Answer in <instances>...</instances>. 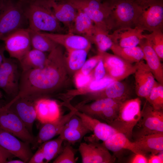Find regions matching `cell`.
<instances>
[{"instance_id":"obj_1","label":"cell","mask_w":163,"mask_h":163,"mask_svg":"<svg viewBox=\"0 0 163 163\" xmlns=\"http://www.w3.org/2000/svg\"><path fill=\"white\" fill-rule=\"evenodd\" d=\"M64 58L62 50L58 45L50 52L43 68L22 71L19 92L11 100L22 97L35 101L49 97L54 94L64 80Z\"/></svg>"},{"instance_id":"obj_2","label":"cell","mask_w":163,"mask_h":163,"mask_svg":"<svg viewBox=\"0 0 163 163\" xmlns=\"http://www.w3.org/2000/svg\"><path fill=\"white\" fill-rule=\"evenodd\" d=\"M28 28L37 32L59 33L60 22L55 16L47 0H22Z\"/></svg>"},{"instance_id":"obj_3","label":"cell","mask_w":163,"mask_h":163,"mask_svg":"<svg viewBox=\"0 0 163 163\" xmlns=\"http://www.w3.org/2000/svg\"><path fill=\"white\" fill-rule=\"evenodd\" d=\"M26 23L22 0H1L0 41L15 30L26 28Z\"/></svg>"},{"instance_id":"obj_4","label":"cell","mask_w":163,"mask_h":163,"mask_svg":"<svg viewBox=\"0 0 163 163\" xmlns=\"http://www.w3.org/2000/svg\"><path fill=\"white\" fill-rule=\"evenodd\" d=\"M135 0L138 9L135 27L150 33L157 30H162L163 0Z\"/></svg>"},{"instance_id":"obj_5","label":"cell","mask_w":163,"mask_h":163,"mask_svg":"<svg viewBox=\"0 0 163 163\" xmlns=\"http://www.w3.org/2000/svg\"><path fill=\"white\" fill-rule=\"evenodd\" d=\"M141 104L138 97L125 100L120 105L116 117L109 125L129 139L141 118Z\"/></svg>"},{"instance_id":"obj_6","label":"cell","mask_w":163,"mask_h":163,"mask_svg":"<svg viewBox=\"0 0 163 163\" xmlns=\"http://www.w3.org/2000/svg\"><path fill=\"white\" fill-rule=\"evenodd\" d=\"M110 8L111 30L134 27L138 13L135 0H106Z\"/></svg>"},{"instance_id":"obj_7","label":"cell","mask_w":163,"mask_h":163,"mask_svg":"<svg viewBox=\"0 0 163 163\" xmlns=\"http://www.w3.org/2000/svg\"><path fill=\"white\" fill-rule=\"evenodd\" d=\"M76 9L85 13L94 25L111 30L110 8L106 0H67Z\"/></svg>"},{"instance_id":"obj_8","label":"cell","mask_w":163,"mask_h":163,"mask_svg":"<svg viewBox=\"0 0 163 163\" xmlns=\"http://www.w3.org/2000/svg\"><path fill=\"white\" fill-rule=\"evenodd\" d=\"M10 58L20 61L31 48L30 30L28 28L18 29L2 40Z\"/></svg>"},{"instance_id":"obj_9","label":"cell","mask_w":163,"mask_h":163,"mask_svg":"<svg viewBox=\"0 0 163 163\" xmlns=\"http://www.w3.org/2000/svg\"><path fill=\"white\" fill-rule=\"evenodd\" d=\"M0 128L24 142L33 144L35 137L27 129L18 116L5 105L0 108Z\"/></svg>"},{"instance_id":"obj_10","label":"cell","mask_w":163,"mask_h":163,"mask_svg":"<svg viewBox=\"0 0 163 163\" xmlns=\"http://www.w3.org/2000/svg\"><path fill=\"white\" fill-rule=\"evenodd\" d=\"M21 73L12 58L5 57L0 66V89L13 98L19 92Z\"/></svg>"},{"instance_id":"obj_11","label":"cell","mask_w":163,"mask_h":163,"mask_svg":"<svg viewBox=\"0 0 163 163\" xmlns=\"http://www.w3.org/2000/svg\"><path fill=\"white\" fill-rule=\"evenodd\" d=\"M85 142H81L78 150L83 163H110L114 157L103 144L96 142L93 137L85 138Z\"/></svg>"},{"instance_id":"obj_12","label":"cell","mask_w":163,"mask_h":163,"mask_svg":"<svg viewBox=\"0 0 163 163\" xmlns=\"http://www.w3.org/2000/svg\"><path fill=\"white\" fill-rule=\"evenodd\" d=\"M103 61L106 75L114 81H121L134 74L135 65H133L115 54L98 52Z\"/></svg>"},{"instance_id":"obj_13","label":"cell","mask_w":163,"mask_h":163,"mask_svg":"<svg viewBox=\"0 0 163 163\" xmlns=\"http://www.w3.org/2000/svg\"><path fill=\"white\" fill-rule=\"evenodd\" d=\"M139 122H140L139 126L141 130L138 137L150 134L163 133V110L155 109L148 102L141 111Z\"/></svg>"},{"instance_id":"obj_14","label":"cell","mask_w":163,"mask_h":163,"mask_svg":"<svg viewBox=\"0 0 163 163\" xmlns=\"http://www.w3.org/2000/svg\"><path fill=\"white\" fill-rule=\"evenodd\" d=\"M11 133L0 128V145L15 157L28 163L33 155L29 143L19 140Z\"/></svg>"},{"instance_id":"obj_15","label":"cell","mask_w":163,"mask_h":163,"mask_svg":"<svg viewBox=\"0 0 163 163\" xmlns=\"http://www.w3.org/2000/svg\"><path fill=\"white\" fill-rule=\"evenodd\" d=\"M35 102L26 98L20 97L14 101L11 100L5 105L18 116L33 135V124L36 119Z\"/></svg>"},{"instance_id":"obj_16","label":"cell","mask_w":163,"mask_h":163,"mask_svg":"<svg viewBox=\"0 0 163 163\" xmlns=\"http://www.w3.org/2000/svg\"><path fill=\"white\" fill-rule=\"evenodd\" d=\"M135 65L136 92L139 97L146 99L156 81L151 71L143 60L136 63Z\"/></svg>"},{"instance_id":"obj_17","label":"cell","mask_w":163,"mask_h":163,"mask_svg":"<svg viewBox=\"0 0 163 163\" xmlns=\"http://www.w3.org/2000/svg\"><path fill=\"white\" fill-rule=\"evenodd\" d=\"M75 110L76 109L72 108L70 112L64 115H62L56 120L42 123L37 135L35 137L32 144L33 148H37L44 142L59 135L63 127L75 113Z\"/></svg>"},{"instance_id":"obj_18","label":"cell","mask_w":163,"mask_h":163,"mask_svg":"<svg viewBox=\"0 0 163 163\" xmlns=\"http://www.w3.org/2000/svg\"><path fill=\"white\" fill-rule=\"evenodd\" d=\"M58 45L65 47L68 51L77 50H89L91 42L83 36L69 32L59 33L41 32Z\"/></svg>"},{"instance_id":"obj_19","label":"cell","mask_w":163,"mask_h":163,"mask_svg":"<svg viewBox=\"0 0 163 163\" xmlns=\"http://www.w3.org/2000/svg\"><path fill=\"white\" fill-rule=\"evenodd\" d=\"M144 31L135 27L119 28L110 34L113 43L123 47H132L137 46L144 38Z\"/></svg>"},{"instance_id":"obj_20","label":"cell","mask_w":163,"mask_h":163,"mask_svg":"<svg viewBox=\"0 0 163 163\" xmlns=\"http://www.w3.org/2000/svg\"><path fill=\"white\" fill-rule=\"evenodd\" d=\"M36 119L42 124L55 121L61 116L59 105L49 97L42 98L35 102Z\"/></svg>"},{"instance_id":"obj_21","label":"cell","mask_w":163,"mask_h":163,"mask_svg":"<svg viewBox=\"0 0 163 163\" xmlns=\"http://www.w3.org/2000/svg\"><path fill=\"white\" fill-rule=\"evenodd\" d=\"M75 113L82 119L87 128L96 139L104 142L118 132L108 124L82 113L76 109Z\"/></svg>"},{"instance_id":"obj_22","label":"cell","mask_w":163,"mask_h":163,"mask_svg":"<svg viewBox=\"0 0 163 163\" xmlns=\"http://www.w3.org/2000/svg\"><path fill=\"white\" fill-rule=\"evenodd\" d=\"M56 19L71 30L77 10L67 0H47Z\"/></svg>"},{"instance_id":"obj_23","label":"cell","mask_w":163,"mask_h":163,"mask_svg":"<svg viewBox=\"0 0 163 163\" xmlns=\"http://www.w3.org/2000/svg\"><path fill=\"white\" fill-rule=\"evenodd\" d=\"M138 45L143 51L146 63L155 79L163 85V67L161 60L144 37Z\"/></svg>"},{"instance_id":"obj_24","label":"cell","mask_w":163,"mask_h":163,"mask_svg":"<svg viewBox=\"0 0 163 163\" xmlns=\"http://www.w3.org/2000/svg\"><path fill=\"white\" fill-rule=\"evenodd\" d=\"M91 99L95 100L110 98L123 101L127 99L129 91L126 86L120 81H114L104 89L92 93Z\"/></svg>"},{"instance_id":"obj_25","label":"cell","mask_w":163,"mask_h":163,"mask_svg":"<svg viewBox=\"0 0 163 163\" xmlns=\"http://www.w3.org/2000/svg\"><path fill=\"white\" fill-rule=\"evenodd\" d=\"M102 143L109 151L113 152L127 149L135 154H143L135 142L131 141L125 135L122 133L118 132L115 134L108 139L103 142Z\"/></svg>"},{"instance_id":"obj_26","label":"cell","mask_w":163,"mask_h":163,"mask_svg":"<svg viewBox=\"0 0 163 163\" xmlns=\"http://www.w3.org/2000/svg\"><path fill=\"white\" fill-rule=\"evenodd\" d=\"M144 155L150 152L157 154L163 151V133L145 135L138 137L135 141Z\"/></svg>"},{"instance_id":"obj_27","label":"cell","mask_w":163,"mask_h":163,"mask_svg":"<svg viewBox=\"0 0 163 163\" xmlns=\"http://www.w3.org/2000/svg\"><path fill=\"white\" fill-rule=\"evenodd\" d=\"M94 25L89 17L83 11L77 10L72 28L69 32L81 35L92 42Z\"/></svg>"},{"instance_id":"obj_28","label":"cell","mask_w":163,"mask_h":163,"mask_svg":"<svg viewBox=\"0 0 163 163\" xmlns=\"http://www.w3.org/2000/svg\"><path fill=\"white\" fill-rule=\"evenodd\" d=\"M47 57L45 53L32 48L19 62L22 71H24L43 68L45 65Z\"/></svg>"},{"instance_id":"obj_29","label":"cell","mask_w":163,"mask_h":163,"mask_svg":"<svg viewBox=\"0 0 163 163\" xmlns=\"http://www.w3.org/2000/svg\"><path fill=\"white\" fill-rule=\"evenodd\" d=\"M123 102L110 98H103L96 100L90 104L81 105L76 109L80 112L94 118L105 108L110 107L119 106Z\"/></svg>"},{"instance_id":"obj_30","label":"cell","mask_w":163,"mask_h":163,"mask_svg":"<svg viewBox=\"0 0 163 163\" xmlns=\"http://www.w3.org/2000/svg\"><path fill=\"white\" fill-rule=\"evenodd\" d=\"M110 49L114 54L131 63H136L144 59L143 53L139 46L123 47L113 43Z\"/></svg>"},{"instance_id":"obj_31","label":"cell","mask_w":163,"mask_h":163,"mask_svg":"<svg viewBox=\"0 0 163 163\" xmlns=\"http://www.w3.org/2000/svg\"><path fill=\"white\" fill-rule=\"evenodd\" d=\"M30 37L32 48L44 53L50 52L58 45L41 32L30 30Z\"/></svg>"},{"instance_id":"obj_32","label":"cell","mask_w":163,"mask_h":163,"mask_svg":"<svg viewBox=\"0 0 163 163\" xmlns=\"http://www.w3.org/2000/svg\"><path fill=\"white\" fill-rule=\"evenodd\" d=\"M109 31L101 27L94 25L92 42L97 46L98 51L106 52L110 49L113 42Z\"/></svg>"},{"instance_id":"obj_33","label":"cell","mask_w":163,"mask_h":163,"mask_svg":"<svg viewBox=\"0 0 163 163\" xmlns=\"http://www.w3.org/2000/svg\"><path fill=\"white\" fill-rule=\"evenodd\" d=\"M64 142L59 136L57 138L46 141L40 145L44 154L45 163L49 162L59 154L62 149Z\"/></svg>"},{"instance_id":"obj_34","label":"cell","mask_w":163,"mask_h":163,"mask_svg":"<svg viewBox=\"0 0 163 163\" xmlns=\"http://www.w3.org/2000/svg\"><path fill=\"white\" fill-rule=\"evenodd\" d=\"M89 50H77L68 51L67 63L73 71L80 69L86 61Z\"/></svg>"},{"instance_id":"obj_35","label":"cell","mask_w":163,"mask_h":163,"mask_svg":"<svg viewBox=\"0 0 163 163\" xmlns=\"http://www.w3.org/2000/svg\"><path fill=\"white\" fill-rule=\"evenodd\" d=\"M146 100L155 109L163 110V85L156 81Z\"/></svg>"},{"instance_id":"obj_36","label":"cell","mask_w":163,"mask_h":163,"mask_svg":"<svg viewBox=\"0 0 163 163\" xmlns=\"http://www.w3.org/2000/svg\"><path fill=\"white\" fill-rule=\"evenodd\" d=\"M161 60L163 59V33L162 30H157L149 34H144Z\"/></svg>"},{"instance_id":"obj_37","label":"cell","mask_w":163,"mask_h":163,"mask_svg":"<svg viewBox=\"0 0 163 163\" xmlns=\"http://www.w3.org/2000/svg\"><path fill=\"white\" fill-rule=\"evenodd\" d=\"M89 132L69 128L65 125L59 135L64 141H66L71 144L80 142L84 136Z\"/></svg>"},{"instance_id":"obj_38","label":"cell","mask_w":163,"mask_h":163,"mask_svg":"<svg viewBox=\"0 0 163 163\" xmlns=\"http://www.w3.org/2000/svg\"><path fill=\"white\" fill-rule=\"evenodd\" d=\"M71 144L67 142L61 152L53 161V163H75L78 159L75 158V151Z\"/></svg>"},{"instance_id":"obj_39","label":"cell","mask_w":163,"mask_h":163,"mask_svg":"<svg viewBox=\"0 0 163 163\" xmlns=\"http://www.w3.org/2000/svg\"><path fill=\"white\" fill-rule=\"evenodd\" d=\"M114 81L112 78L107 75L98 80L93 79L87 86V89L83 91L81 94L89 92L93 93L101 91Z\"/></svg>"},{"instance_id":"obj_40","label":"cell","mask_w":163,"mask_h":163,"mask_svg":"<svg viewBox=\"0 0 163 163\" xmlns=\"http://www.w3.org/2000/svg\"><path fill=\"white\" fill-rule=\"evenodd\" d=\"M120 105L107 107L97 115L94 118L104 120L109 125L116 117Z\"/></svg>"},{"instance_id":"obj_41","label":"cell","mask_w":163,"mask_h":163,"mask_svg":"<svg viewBox=\"0 0 163 163\" xmlns=\"http://www.w3.org/2000/svg\"><path fill=\"white\" fill-rule=\"evenodd\" d=\"M65 126L72 128L91 132L85 126L81 118L75 113L70 117Z\"/></svg>"},{"instance_id":"obj_42","label":"cell","mask_w":163,"mask_h":163,"mask_svg":"<svg viewBox=\"0 0 163 163\" xmlns=\"http://www.w3.org/2000/svg\"><path fill=\"white\" fill-rule=\"evenodd\" d=\"M101 58V55L98 54L86 61L79 71L85 75L89 74L95 68Z\"/></svg>"},{"instance_id":"obj_43","label":"cell","mask_w":163,"mask_h":163,"mask_svg":"<svg viewBox=\"0 0 163 163\" xmlns=\"http://www.w3.org/2000/svg\"><path fill=\"white\" fill-rule=\"evenodd\" d=\"M93 79V76L91 73L86 75L79 71L75 75V82L78 88L82 89L86 87Z\"/></svg>"},{"instance_id":"obj_44","label":"cell","mask_w":163,"mask_h":163,"mask_svg":"<svg viewBox=\"0 0 163 163\" xmlns=\"http://www.w3.org/2000/svg\"><path fill=\"white\" fill-rule=\"evenodd\" d=\"M106 75V70L101 58L94 68L93 74L94 79L98 80L103 78Z\"/></svg>"},{"instance_id":"obj_45","label":"cell","mask_w":163,"mask_h":163,"mask_svg":"<svg viewBox=\"0 0 163 163\" xmlns=\"http://www.w3.org/2000/svg\"><path fill=\"white\" fill-rule=\"evenodd\" d=\"M28 163H45L44 154L40 147L35 153L32 156Z\"/></svg>"},{"instance_id":"obj_46","label":"cell","mask_w":163,"mask_h":163,"mask_svg":"<svg viewBox=\"0 0 163 163\" xmlns=\"http://www.w3.org/2000/svg\"><path fill=\"white\" fill-rule=\"evenodd\" d=\"M14 157L13 154L0 145V163H6Z\"/></svg>"},{"instance_id":"obj_47","label":"cell","mask_w":163,"mask_h":163,"mask_svg":"<svg viewBox=\"0 0 163 163\" xmlns=\"http://www.w3.org/2000/svg\"><path fill=\"white\" fill-rule=\"evenodd\" d=\"M130 162L132 163H148V159L145 155L136 154H135Z\"/></svg>"},{"instance_id":"obj_48","label":"cell","mask_w":163,"mask_h":163,"mask_svg":"<svg viewBox=\"0 0 163 163\" xmlns=\"http://www.w3.org/2000/svg\"><path fill=\"white\" fill-rule=\"evenodd\" d=\"M159 155H152L148 159V163H163V152L159 153Z\"/></svg>"},{"instance_id":"obj_49","label":"cell","mask_w":163,"mask_h":163,"mask_svg":"<svg viewBox=\"0 0 163 163\" xmlns=\"http://www.w3.org/2000/svg\"><path fill=\"white\" fill-rule=\"evenodd\" d=\"M24 162L21 159L19 160H10L8 161L6 163H24Z\"/></svg>"},{"instance_id":"obj_50","label":"cell","mask_w":163,"mask_h":163,"mask_svg":"<svg viewBox=\"0 0 163 163\" xmlns=\"http://www.w3.org/2000/svg\"><path fill=\"white\" fill-rule=\"evenodd\" d=\"M2 95L1 92L0 91V100L2 98ZM2 106L1 105V104L0 103V108Z\"/></svg>"},{"instance_id":"obj_51","label":"cell","mask_w":163,"mask_h":163,"mask_svg":"<svg viewBox=\"0 0 163 163\" xmlns=\"http://www.w3.org/2000/svg\"><path fill=\"white\" fill-rule=\"evenodd\" d=\"M136 1H150V0H136Z\"/></svg>"},{"instance_id":"obj_52","label":"cell","mask_w":163,"mask_h":163,"mask_svg":"<svg viewBox=\"0 0 163 163\" xmlns=\"http://www.w3.org/2000/svg\"><path fill=\"white\" fill-rule=\"evenodd\" d=\"M1 1V0H0V5Z\"/></svg>"},{"instance_id":"obj_53","label":"cell","mask_w":163,"mask_h":163,"mask_svg":"<svg viewBox=\"0 0 163 163\" xmlns=\"http://www.w3.org/2000/svg\"></svg>"}]
</instances>
